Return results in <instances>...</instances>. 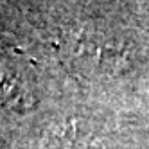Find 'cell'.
<instances>
[{"label":"cell","instance_id":"obj_1","mask_svg":"<svg viewBox=\"0 0 149 149\" xmlns=\"http://www.w3.org/2000/svg\"><path fill=\"white\" fill-rule=\"evenodd\" d=\"M63 58L86 76L115 74L126 67L127 52L115 36L97 29H76L63 41Z\"/></svg>","mask_w":149,"mask_h":149},{"label":"cell","instance_id":"obj_2","mask_svg":"<svg viewBox=\"0 0 149 149\" xmlns=\"http://www.w3.org/2000/svg\"><path fill=\"white\" fill-rule=\"evenodd\" d=\"M13 74V68L0 61V106L11 108L15 102L25 101V88L24 84L9 81Z\"/></svg>","mask_w":149,"mask_h":149}]
</instances>
